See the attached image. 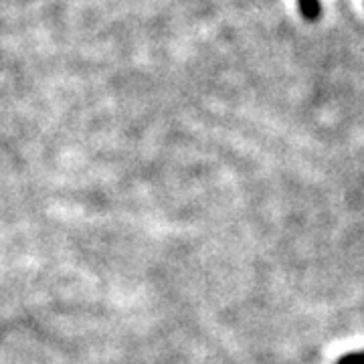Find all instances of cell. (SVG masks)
<instances>
[{
    "mask_svg": "<svg viewBox=\"0 0 364 364\" xmlns=\"http://www.w3.org/2000/svg\"><path fill=\"white\" fill-rule=\"evenodd\" d=\"M298 6L301 16L306 21H310V23H316L322 16V4H320V0H298Z\"/></svg>",
    "mask_w": 364,
    "mask_h": 364,
    "instance_id": "obj_1",
    "label": "cell"
},
{
    "mask_svg": "<svg viewBox=\"0 0 364 364\" xmlns=\"http://www.w3.org/2000/svg\"><path fill=\"white\" fill-rule=\"evenodd\" d=\"M336 364H364V352H350V354L338 358Z\"/></svg>",
    "mask_w": 364,
    "mask_h": 364,
    "instance_id": "obj_2",
    "label": "cell"
}]
</instances>
